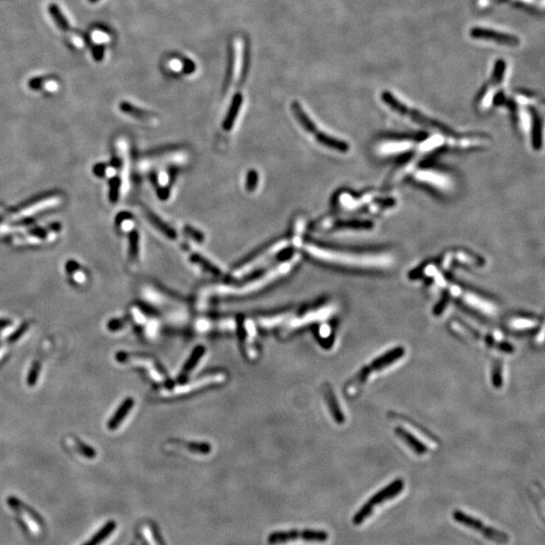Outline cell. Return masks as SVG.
I'll return each mask as SVG.
<instances>
[{
  "instance_id": "ba28073f",
  "label": "cell",
  "mask_w": 545,
  "mask_h": 545,
  "mask_svg": "<svg viewBox=\"0 0 545 545\" xmlns=\"http://www.w3.org/2000/svg\"><path fill=\"white\" fill-rule=\"evenodd\" d=\"M404 489V482L401 478H397L394 482L390 483L387 487L375 494L355 515L354 523L356 525H361L365 520H367L378 506L387 502L395 497H397Z\"/></svg>"
},
{
  "instance_id": "8d00e7d4",
  "label": "cell",
  "mask_w": 545,
  "mask_h": 545,
  "mask_svg": "<svg viewBox=\"0 0 545 545\" xmlns=\"http://www.w3.org/2000/svg\"><path fill=\"white\" fill-rule=\"evenodd\" d=\"M94 173L95 175L102 177L105 174V165L104 164H98L94 167Z\"/></svg>"
},
{
  "instance_id": "52a82bcc",
  "label": "cell",
  "mask_w": 545,
  "mask_h": 545,
  "mask_svg": "<svg viewBox=\"0 0 545 545\" xmlns=\"http://www.w3.org/2000/svg\"><path fill=\"white\" fill-rule=\"evenodd\" d=\"M289 244L288 239H279L277 241H274L271 244L266 245L263 249L252 253L247 260L242 262L238 267L234 269V276L236 278L243 277L246 274L252 272L263 264H266L268 261H270L272 258H274L276 254H278L280 251H282L284 248H286Z\"/></svg>"
},
{
  "instance_id": "7c38bea8",
  "label": "cell",
  "mask_w": 545,
  "mask_h": 545,
  "mask_svg": "<svg viewBox=\"0 0 545 545\" xmlns=\"http://www.w3.org/2000/svg\"><path fill=\"white\" fill-rule=\"evenodd\" d=\"M321 231L324 232H339V231H354V232H369L374 229V222L365 218H328L321 222Z\"/></svg>"
},
{
  "instance_id": "8992f818",
  "label": "cell",
  "mask_w": 545,
  "mask_h": 545,
  "mask_svg": "<svg viewBox=\"0 0 545 545\" xmlns=\"http://www.w3.org/2000/svg\"><path fill=\"white\" fill-rule=\"evenodd\" d=\"M404 425H398L396 427V434L399 438H401L407 446H409L414 454L418 456H423L428 453L430 446L423 442V438L425 437L435 445H437V440L431 436V434L426 431L423 427L419 426L416 422L407 421V419H403Z\"/></svg>"
},
{
  "instance_id": "e0dca14e",
  "label": "cell",
  "mask_w": 545,
  "mask_h": 545,
  "mask_svg": "<svg viewBox=\"0 0 545 545\" xmlns=\"http://www.w3.org/2000/svg\"><path fill=\"white\" fill-rule=\"evenodd\" d=\"M537 323H538L537 318H533L531 316H526V315H521V314L513 315L508 320V325L510 326V328L512 330L516 329L519 331L523 329H530L531 327L536 326Z\"/></svg>"
},
{
  "instance_id": "4fadbf2b",
  "label": "cell",
  "mask_w": 545,
  "mask_h": 545,
  "mask_svg": "<svg viewBox=\"0 0 545 545\" xmlns=\"http://www.w3.org/2000/svg\"><path fill=\"white\" fill-rule=\"evenodd\" d=\"M417 141L410 138H394L380 142L376 151L379 156H395L408 155L416 147Z\"/></svg>"
},
{
  "instance_id": "1f68e13d",
  "label": "cell",
  "mask_w": 545,
  "mask_h": 545,
  "mask_svg": "<svg viewBox=\"0 0 545 545\" xmlns=\"http://www.w3.org/2000/svg\"><path fill=\"white\" fill-rule=\"evenodd\" d=\"M185 234H186V235L190 236L191 238L197 240V241H202L204 239V236L202 235L201 233H199L197 230H194V229H192L190 227L185 229Z\"/></svg>"
},
{
  "instance_id": "9a60e30c",
  "label": "cell",
  "mask_w": 545,
  "mask_h": 545,
  "mask_svg": "<svg viewBox=\"0 0 545 545\" xmlns=\"http://www.w3.org/2000/svg\"><path fill=\"white\" fill-rule=\"evenodd\" d=\"M506 68H507V65L504 60L499 59L495 62V66H494V70H493L491 78L482 87V89L476 95V98H475L476 105L489 94V92L492 90L493 87H497L503 82L505 77Z\"/></svg>"
},
{
  "instance_id": "603a6c76",
  "label": "cell",
  "mask_w": 545,
  "mask_h": 545,
  "mask_svg": "<svg viewBox=\"0 0 545 545\" xmlns=\"http://www.w3.org/2000/svg\"><path fill=\"white\" fill-rule=\"evenodd\" d=\"M325 397H326V399H328V401H329V403H330V406H329V407H330V411H331L333 417L336 419V421H337L338 423H342V422H344V416L342 415V412H341V410H340V408H339L338 402H337V400L334 398V396L332 395V393L330 392L329 388L326 389V392H325Z\"/></svg>"
},
{
  "instance_id": "f546056e",
  "label": "cell",
  "mask_w": 545,
  "mask_h": 545,
  "mask_svg": "<svg viewBox=\"0 0 545 545\" xmlns=\"http://www.w3.org/2000/svg\"><path fill=\"white\" fill-rule=\"evenodd\" d=\"M27 327H28V324H27V323H24V324H23L21 327H19L13 334H11V335L8 337V342H9V343H13V342H15L16 340H18V339L22 336V334L25 332V330L27 329Z\"/></svg>"
},
{
  "instance_id": "cb8c5ba5",
  "label": "cell",
  "mask_w": 545,
  "mask_h": 545,
  "mask_svg": "<svg viewBox=\"0 0 545 545\" xmlns=\"http://www.w3.org/2000/svg\"><path fill=\"white\" fill-rule=\"evenodd\" d=\"M129 241H130V244H129V255H130V259L135 261L138 259L139 257V252H140V234L138 233V231H132L131 234H130V237H129Z\"/></svg>"
},
{
  "instance_id": "277c9868",
  "label": "cell",
  "mask_w": 545,
  "mask_h": 545,
  "mask_svg": "<svg viewBox=\"0 0 545 545\" xmlns=\"http://www.w3.org/2000/svg\"><path fill=\"white\" fill-rule=\"evenodd\" d=\"M405 355V349L402 346H397L394 349H391L386 354L376 358L368 366L364 367L359 371V373L349 381L346 385V393L349 397L360 392L363 386L368 382V379L375 373L383 371L394 363L401 360Z\"/></svg>"
},
{
  "instance_id": "d6986e66",
  "label": "cell",
  "mask_w": 545,
  "mask_h": 545,
  "mask_svg": "<svg viewBox=\"0 0 545 545\" xmlns=\"http://www.w3.org/2000/svg\"><path fill=\"white\" fill-rule=\"evenodd\" d=\"M241 103H242V97L240 94H237L235 95L234 100H233V103H232V106L229 110V113L223 121V129L225 131H232L233 126H234V122L236 120V117H237V114L239 112V109H240V106H241Z\"/></svg>"
},
{
  "instance_id": "4dcf8cb0",
  "label": "cell",
  "mask_w": 545,
  "mask_h": 545,
  "mask_svg": "<svg viewBox=\"0 0 545 545\" xmlns=\"http://www.w3.org/2000/svg\"><path fill=\"white\" fill-rule=\"evenodd\" d=\"M501 372H502V367L499 366V365H495V367L493 369V382H494L495 386H500L501 383H502Z\"/></svg>"
},
{
  "instance_id": "f35d334b",
  "label": "cell",
  "mask_w": 545,
  "mask_h": 545,
  "mask_svg": "<svg viewBox=\"0 0 545 545\" xmlns=\"http://www.w3.org/2000/svg\"><path fill=\"white\" fill-rule=\"evenodd\" d=\"M11 324V321L9 319H3V318H0V328H3V327H7Z\"/></svg>"
},
{
  "instance_id": "836d02e7",
  "label": "cell",
  "mask_w": 545,
  "mask_h": 545,
  "mask_svg": "<svg viewBox=\"0 0 545 545\" xmlns=\"http://www.w3.org/2000/svg\"><path fill=\"white\" fill-rule=\"evenodd\" d=\"M107 327H108V329H110L111 331H115V330H118V329H120V328L122 327V323H121L119 320H117V319H113V320H111L110 322H108Z\"/></svg>"
},
{
  "instance_id": "8fae6325",
  "label": "cell",
  "mask_w": 545,
  "mask_h": 545,
  "mask_svg": "<svg viewBox=\"0 0 545 545\" xmlns=\"http://www.w3.org/2000/svg\"><path fill=\"white\" fill-rule=\"evenodd\" d=\"M485 264L484 258L479 254L468 251L467 249H456L447 250L444 252L438 263L440 268L443 271H448L454 267H469V268H480Z\"/></svg>"
},
{
  "instance_id": "484cf974",
  "label": "cell",
  "mask_w": 545,
  "mask_h": 545,
  "mask_svg": "<svg viewBox=\"0 0 545 545\" xmlns=\"http://www.w3.org/2000/svg\"><path fill=\"white\" fill-rule=\"evenodd\" d=\"M258 183H259V175H258L257 171L250 170L246 175L245 189L248 192H253L258 187Z\"/></svg>"
},
{
  "instance_id": "d6a6232c",
  "label": "cell",
  "mask_w": 545,
  "mask_h": 545,
  "mask_svg": "<svg viewBox=\"0 0 545 545\" xmlns=\"http://www.w3.org/2000/svg\"><path fill=\"white\" fill-rule=\"evenodd\" d=\"M51 196H52V194H51V193H45V194H42V195L36 196V197L31 198V199H30L29 201H26V203H25V204H23V205H22L21 207H27V206H31V205H34V204L38 203L39 201H41V200H43V199H46V198H49V197H51Z\"/></svg>"
},
{
  "instance_id": "2e32d148",
  "label": "cell",
  "mask_w": 545,
  "mask_h": 545,
  "mask_svg": "<svg viewBox=\"0 0 545 545\" xmlns=\"http://www.w3.org/2000/svg\"><path fill=\"white\" fill-rule=\"evenodd\" d=\"M135 406V401L132 399V398H127L125 399L121 404L120 406L118 407V409L115 411V413L113 414V416L110 418V420L108 421L107 423V428L111 431H114L116 430L119 425L122 423L123 419L129 415L130 411L132 410V408Z\"/></svg>"
},
{
  "instance_id": "9c48e42d",
  "label": "cell",
  "mask_w": 545,
  "mask_h": 545,
  "mask_svg": "<svg viewBox=\"0 0 545 545\" xmlns=\"http://www.w3.org/2000/svg\"><path fill=\"white\" fill-rule=\"evenodd\" d=\"M453 517L458 523H460V524H462V525H464L466 527H468V528L480 533L487 539H490L491 541H493L495 543L505 545L507 544L509 542V540H510L509 536L506 533H504V532H502L500 530H497V529H495L493 527L486 526V524L484 522H482L480 520H478V519H476L474 517H471V516L467 515V514L460 511V510H456L454 512V514H453Z\"/></svg>"
},
{
  "instance_id": "ac0fdd59",
  "label": "cell",
  "mask_w": 545,
  "mask_h": 545,
  "mask_svg": "<svg viewBox=\"0 0 545 545\" xmlns=\"http://www.w3.org/2000/svg\"><path fill=\"white\" fill-rule=\"evenodd\" d=\"M145 215L147 219L156 228L161 234H164L165 236H167L169 239H172V240L177 238L176 232L172 228H170V226H168L165 221H163L158 216H156L155 213H153L152 211L148 209H145Z\"/></svg>"
},
{
  "instance_id": "5bb4252c",
  "label": "cell",
  "mask_w": 545,
  "mask_h": 545,
  "mask_svg": "<svg viewBox=\"0 0 545 545\" xmlns=\"http://www.w3.org/2000/svg\"><path fill=\"white\" fill-rule=\"evenodd\" d=\"M469 36L470 38L475 39V40L491 41V42H494L503 46L516 47L520 45V39L518 37L514 35L505 34L502 31H498L492 28H487V27L474 26L470 28Z\"/></svg>"
},
{
  "instance_id": "4316f807",
  "label": "cell",
  "mask_w": 545,
  "mask_h": 545,
  "mask_svg": "<svg viewBox=\"0 0 545 545\" xmlns=\"http://www.w3.org/2000/svg\"><path fill=\"white\" fill-rule=\"evenodd\" d=\"M40 373H41V364L40 362H35L30 368V371L28 373V376H27V385H29L30 387L35 386L38 382V379H39V376H40Z\"/></svg>"
},
{
  "instance_id": "6da1fadb",
  "label": "cell",
  "mask_w": 545,
  "mask_h": 545,
  "mask_svg": "<svg viewBox=\"0 0 545 545\" xmlns=\"http://www.w3.org/2000/svg\"><path fill=\"white\" fill-rule=\"evenodd\" d=\"M305 251L316 260L338 267L358 270H383L389 268L394 257L384 251H365L333 247L314 242L304 244Z\"/></svg>"
},
{
  "instance_id": "d590c367",
  "label": "cell",
  "mask_w": 545,
  "mask_h": 545,
  "mask_svg": "<svg viewBox=\"0 0 545 545\" xmlns=\"http://www.w3.org/2000/svg\"><path fill=\"white\" fill-rule=\"evenodd\" d=\"M132 218V215L129 213V212H121L119 213L117 216H116V223L118 225H121L122 221L124 220H129Z\"/></svg>"
},
{
  "instance_id": "d4e9b609",
  "label": "cell",
  "mask_w": 545,
  "mask_h": 545,
  "mask_svg": "<svg viewBox=\"0 0 545 545\" xmlns=\"http://www.w3.org/2000/svg\"><path fill=\"white\" fill-rule=\"evenodd\" d=\"M109 199L112 203H116V201L119 198V190L121 186V181L118 177H113L109 180Z\"/></svg>"
},
{
  "instance_id": "f1b7e54d",
  "label": "cell",
  "mask_w": 545,
  "mask_h": 545,
  "mask_svg": "<svg viewBox=\"0 0 545 545\" xmlns=\"http://www.w3.org/2000/svg\"><path fill=\"white\" fill-rule=\"evenodd\" d=\"M202 354H203V349H201V348H198V349L196 350V352H195V354H194V355L192 356L191 360H190V361H189V362L187 363V366L185 367V369H184V372H183L184 374H187V373H189V371H190L191 369H193V368L195 367V365H196V362H197V361H199V359L201 358Z\"/></svg>"
},
{
  "instance_id": "7a4b0ae2",
  "label": "cell",
  "mask_w": 545,
  "mask_h": 545,
  "mask_svg": "<svg viewBox=\"0 0 545 545\" xmlns=\"http://www.w3.org/2000/svg\"><path fill=\"white\" fill-rule=\"evenodd\" d=\"M381 100L389 107L391 110H393L397 114L401 115L402 117L408 119L410 122L418 126L426 129L427 131L431 133H439L445 136H452L455 134L445 124L427 116L420 110L402 102L390 91H383L381 93Z\"/></svg>"
},
{
  "instance_id": "5b68a950",
  "label": "cell",
  "mask_w": 545,
  "mask_h": 545,
  "mask_svg": "<svg viewBox=\"0 0 545 545\" xmlns=\"http://www.w3.org/2000/svg\"><path fill=\"white\" fill-rule=\"evenodd\" d=\"M298 255H295V257H290L288 261H285L283 263H281L280 265L268 270L263 276L261 277H258L255 280L251 281L249 284L245 285V286H242V287H239V288H219L217 292H219L220 294H236V295H239V294H247V293H250V292H254V290H258V289H261V288H264L266 287L267 285H269L271 282L277 280L278 278L288 274L292 269L293 267L297 264L298 262Z\"/></svg>"
},
{
  "instance_id": "3957f363",
  "label": "cell",
  "mask_w": 545,
  "mask_h": 545,
  "mask_svg": "<svg viewBox=\"0 0 545 545\" xmlns=\"http://www.w3.org/2000/svg\"><path fill=\"white\" fill-rule=\"evenodd\" d=\"M292 112L294 116L297 118L299 124L302 126V129L309 135L313 136V139L318 143L320 146L324 147L325 149H328L333 152H337L340 154H345L350 150L349 145L340 139H337L336 137H333L329 134H326L322 132L317 124L310 118V116L307 114V112L302 108L300 103L297 101H294L291 105Z\"/></svg>"
},
{
  "instance_id": "74e56055",
  "label": "cell",
  "mask_w": 545,
  "mask_h": 545,
  "mask_svg": "<svg viewBox=\"0 0 545 545\" xmlns=\"http://www.w3.org/2000/svg\"><path fill=\"white\" fill-rule=\"evenodd\" d=\"M78 267L79 265L78 264H77V263H76V262H74V261H70V262H68V263H67V267H66V270H67V272H70V273H72L73 271L77 270V269H78Z\"/></svg>"
},
{
  "instance_id": "ffe728a7",
  "label": "cell",
  "mask_w": 545,
  "mask_h": 545,
  "mask_svg": "<svg viewBox=\"0 0 545 545\" xmlns=\"http://www.w3.org/2000/svg\"><path fill=\"white\" fill-rule=\"evenodd\" d=\"M120 110L123 111L124 113L126 114H130L136 118H139V119H144V120H151L153 115L150 114V112L148 111H145L143 109H140L138 107H135L133 106L132 104L127 103V102H122L120 103Z\"/></svg>"
},
{
  "instance_id": "44dd1931",
  "label": "cell",
  "mask_w": 545,
  "mask_h": 545,
  "mask_svg": "<svg viewBox=\"0 0 545 545\" xmlns=\"http://www.w3.org/2000/svg\"><path fill=\"white\" fill-rule=\"evenodd\" d=\"M49 11L52 15V17L55 19L56 23L58 24V26L63 29V30H68L70 29V23L69 21L67 20V18L65 17V15L63 14V12L60 10L59 6L57 4H50L49 6Z\"/></svg>"
},
{
  "instance_id": "e575fe53",
  "label": "cell",
  "mask_w": 545,
  "mask_h": 545,
  "mask_svg": "<svg viewBox=\"0 0 545 545\" xmlns=\"http://www.w3.org/2000/svg\"><path fill=\"white\" fill-rule=\"evenodd\" d=\"M30 234L35 236H38L40 238H46L47 237V232L45 231V229H42V228H35L34 230L30 231Z\"/></svg>"
},
{
  "instance_id": "30bf717a",
  "label": "cell",
  "mask_w": 545,
  "mask_h": 545,
  "mask_svg": "<svg viewBox=\"0 0 545 545\" xmlns=\"http://www.w3.org/2000/svg\"><path fill=\"white\" fill-rule=\"evenodd\" d=\"M413 180L427 185L438 191H448L454 187V182L446 173L434 169V168H420L418 167L412 174Z\"/></svg>"
},
{
  "instance_id": "83f0119b",
  "label": "cell",
  "mask_w": 545,
  "mask_h": 545,
  "mask_svg": "<svg viewBox=\"0 0 545 545\" xmlns=\"http://www.w3.org/2000/svg\"><path fill=\"white\" fill-rule=\"evenodd\" d=\"M76 442L78 443V450L81 455L85 456L88 459H93V458L96 457V453L92 447L86 445L85 443H83L82 441H80L78 439H76Z\"/></svg>"
},
{
  "instance_id": "7402d4cb",
  "label": "cell",
  "mask_w": 545,
  "mask_h": 545,
  "mask_svg": "<svg viewBox=\"0 0 545 545\" xmlns=\"http://www.w3.org/2000/svg\"><path fill=\"white\" fill-rule=\"evenodd\" d=\"M190 261L192 263L198 265L200 268H202L204 271H206L208 273H211L213 275H218L220 273V271L215 266H213L209 261H207L205 258H203L199 253H194L190 258Z\"/></svg>"
}]
</instances>
